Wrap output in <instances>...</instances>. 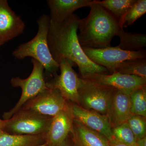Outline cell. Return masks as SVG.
<instances>
[{
  "label": "cell",
  "instance_id": "cell-1",
  "mask_svg": "<svg viewBox=\"0 0 146 146\" xmlns=\"http://www.w3.org/2000/svg\"><path fill=\"white\" fill-rule=\"evenodd\" d=\"M80 19L74 13L62 23L50 22L48 42L53 58L58 64L63 58L72 61L78 67L81 78L92 74H110L107 69L95 64L84 53L78 37Z\"/></svg>",
  "mask_w": 146,
  "mask_h": 146
},
{
  "label": "cell",
  "instance_id": "cell-2",
  "mask_svg": "<svg viewBox=\"0 0 146 146\" xmlns=\"http://www.w3.org/2000/svg\"><path fill=\"white\" fill-rule=\"evenodd\" d=\"M88 16L80 19L78 34L82 48H102L111 46L113 37L117 36L121 27L117 18L94 0Z\"/></svg>",
  "mask_w": 146,
  "mask_h": 146
},
{
  "label": "cell",
  "instance_id": "cell-3",
  "mask_svg": "<svg viewBox=\"0 0 146 146\" xmlns=\"http://www.w3.org/2000/svg\"><path fill=\"white\" fill-rule=\"evenodd\" d=\"M38 30L30 41L18 46L12 54L15 58L23 60L31 57L44 67L45 74L52 78L57 74L59 65L53 58L48 45V35L50 24L49 16L43 14L37 20Z\"/></svg>",
  "mask_w": 146,
  "mask_h": 146
},
{
  "label": "cell",
  "instance_id": "cell-4",
  "mask_svg": "<svg viewBox=\"0 0 146 146\" xmlns=\"http://www.w3.org/2000/svg\"><path fill=\"white\" fill-rule=\"evenodd\" d=\"M116 89L80 77L78 105L107 115Z\"/></svg>",
  "mask_w": 146,
  "mask_h": 146
},
{
  "label": "cell",
  "instance_id": "cell-5",
  "mask_svg": "<svg viewBox=\"0 0 146 146\" xmlns=\"http://www.w3.org/2000/svg\"><path fill=\"white\" fill-rule=\"evenodd\" d=\"M52 120V117L21 108L9 119L4 120L3 131L13 135H44Z\"/></svg>",
  "mask_w": 146,
  "mask_h": 146
},
{
  "label": "cell",
  "instance_id": "cell-6",
  "mask_svg": "<svg viewBox=\"0 0 146 146\" xmlns=\"http://www.w3.org/2000/svg\"><path fill=\"white\" fill-rule=\"evenodd\" d=\"M31 63L33 65L32 71L27 78L16 77L11 80V84L13 87H20L22 89V95L15 106L8 112L4 113L3 118L5 120L11 117L26 103L48 89L45 79L44 68L33 58H32Z\"/></svg>",
  "mask_w": 146,
  "mask_h": 146
},
{
  "label": "cell",
  "instance_id": "cell-7",
  "mask_svg": "<svg viewBox=\"0 0 146 146\" xmlns=\"http://www.w3.org/2000/svg\"><path fill=\"white\" fill-rule=\"evenodd\" d=\"M60 74L55 75L50 80L46 81L47 88L57 89L68 102L78 105V88L80 79L73 69L75 64L67 58L58 63Z\"/></svg>",
  "mask_w": 146,
  "mask_h": 146
},
{
  "label": "cell",
  "instance_id": "cell-8",
  "mask_svg": "<svg viewBox=\"0 0 146 146\" xmlns=\"http://www.w3.org/2000/svg\"><path fill=\"white\" fill-rule=\"evenodd\" d=\"M82 48L84 53L92 62L107 69L110 74L114 72L116 66L123 61L146 58L145 50H125L118 46L102 48Z\"/></svg>",
  "mask_w": 146,
  "mask_h": 146
},
{
  "label": "cell",
  "instance_id": "cell-9",
  "mask_svg": "<svg viewBox=\"0 0 146 146\" xmlns=\"http://www.w3.org/2000/svg\"><path fill=\"white\" fill-rule=\"evenodd\" d=\"M68 106V102L58 90L48 88L26 103L21 108L52 118Z\"/></svg>",
  "mask_w": 146,
  "mask_h": 146
},
{
  "label": "cell",
  "instance_id": "cell-10",
  "mask_svg": "<svg viewBox=\"0 0 146 146\" xmlns=\"http://www.w3.org/2000/svg\"><path fill=\"white\" fill-rule=\"evenodd\" d=\"M82 78L112 87L128 95L138 88L146 86V79L117 72L108 74H90Z\"/></svg>",
  "mask_w": 146,
  "mask_h": 146
},
{
  "label": "cell",
  "instance_id": "cell-11",
  "mask_svg": "<svg viewBox=\"0 0 146 146\" xmlns=\"http://www.w3.org/2000/svg\"><path fill=\"white\" fill-rule=\"evenodd\" d=\"M74 119L104 136L108 141L112 138V128L107 115L84 108L76 104L68 102Z\"/></svg>",
  "mask_w": 146,
  "mask_h": 146
},
{
  "label": "cell",
  "instance_id": "cell-12",
  "mask_svg": "<svg viewBox=\"0 0 146 146\" xmlns=\"http://www.w3.org/2000/svg\"><path fill=\"white\" fill-rule=\"evenodd\" d=\"M25 24L7 0H0V47L24 32Z\"/></svg>",
  "mask_w": 146,
  "mask_h": 146
},
{
  "label": "cell",
  "instance_id": "cell-13",
  "mask_svg": "<svg viewBox=\"0 0 146 146\" xmlns=\"http://www.w3.org/2000/svg\"><path fill=\"white\" fill-rule=\"evenodd\" d=\"M73 121L68 106L53 117L48 130L45 134V143L48 146H63L70 133Z\"/></svg>",
  "mask_w": 146,
  "mask_h": 146
},
{
  "label": "cell",
  "instance_id": "cell-14",
  "mask_svg": "<svg viewBox=\"0 0 146 146\" xmlns=\"http://www.w3.org/2000/svg\"><path fill=\"white\" fill-rule=\"evenodd\" d=\"M92 0H48L50 10V22L54 23H62L74 14L76 10L90 7Z\"/></svg>",
  "mask_w": 146,
  "mask_h": 146
},
{
  "label": "cell",
  "instance_id": "cell-15",
  "mask_svg": "<svg viewBox=\"0 0 146 146\" xmlns=\"http://www.w3.org/2000/svg\"><path fill=\"white\" fill-rule=\"evenodd\" d=\"M132 115L129 95L116 90L107 115L111 128L127 122Z\"/></svg>",
  "mask_w": 146,
  "mask_h": 146
},
{
  "label": "cell",
  "instance_id": "cell-16",
  "mask_svg": "<svg viewBox=\"0 0 146 146\" xmlns=\"http://www.w3.org/2000/svg\"><path fill=\"white\" fill-rule=\"evenodd\" d=\"M70 134L75 146H109L104 136L74 119Z\"/></svg>",
  "mask_w": 146,
  "mask_h": 146
},
{
  "label": "cell",
  "instance_id": "cell-17",
  "mask_svg": "<svg viewBox=\"0 0 146 146\" xmlns=\"http://www.w3.org/2000/svg\"><path fill=\"white\" fill-rule=\"evenodd\" d=\"M45 134L13 135L0 132V146H36L45 143Z\"/></svg>",
  "mask_w": 146,
  "mask_h": 146
},
{
  "label": "cell",
  "instance_id": "cell-18",
  "mask_svg": "<svg viewBox=\"0 0 146 146\" xmlns=\"http://www.w3.org/2000/svg\"><path fill=\"white\" fill-rule=\"evenodd\" d=\"M120 44L118 46L127 51H138L146 47V34L131 33L126 32L121 29L118 33Z\"/></svg>",
  "mask_w": 146,
  "mask_h": 146
},
{
  "label": "cell",
  "instance_id": "cell-19",
  "mask_svg": "<svg viewBox=\"0 0 146 146\" xmlns=\"http://www.w3.org/2000/svg\"><path fill=\"white\" fill-rule=\"evenodd\" d=\"M114 72L146 79V58L125 60L116 66Z\"/></svg>",
  "mask_w": 146,
  "mask_h": 146
},
{
  "label": "cell",
  "instance_id": "cell-20",
  "mask_svg": "<svg viewBox=\"0 0 146 146\" xmlns=\"http://www.w3.org/2000/svg\"><path fill=\"white\" fill-rule=\"evenodd\" d=\"M96 3L107 9L113 16L119 19L123 18L136 0H104L97 1Z\"/></svg>",
  "mask_w": 146,
  "mask_h": 146
},
{
  "label": "cell",
  "instance_id": "cell-21",
  "mask_svg": "<svg viewBox=\"0 0 146 146\" xmlns=\"http://www.w3.org/2000/svg\"><path fill=\"white\" fill-rule=\"evenodd\" d=\"M129 97L132 115L146 117V86L134 90Z\"/></svg>",
  "mask_w": 146,
  "mask_h": 146
},
{
  "label": "cell",
  "instance_id": "cell-22",
  "mask_svg": "<svg viewBox=\"0 0 146 146\" xmlns=\"http://www.w3.org/2000/svg\"><path fill=\"white\" fill-rule=\"evenodd\" d=\"M146 12V0H136L132 7L119 21L120 26L123 29L131 25Z\"/></svg>",
  "mask_w": 146,
  "mask_h": 146
},
{
  "label": "cell",
  "instance_id": "cell-23",
  "mask_svg": "<svg viewBox=\"0 0 146 146\" xmlns=\"http://www.w3.org/2000/svg\"><path fill=\"white\" fill-rule=\"evenodd\" d=\"M113 138L121 143L130 146H136V140L126 122L112 128Z\"/></svg>",
  "mask_w": 146,
  "mask_h": 146
},
{
  "label": "cell",
  "instance_id": "cell-24",
  "mask_svg": "<svg viewBox=\"0 0 146 146\" xmlns=\"http://www.w3.org/2000/svg\"><path fill=\"white\" fill-rule=\"evenodd\" d=\"M136 140L146 136V117L132 115L127 121Z\"/></svg>",
  "mask_w": 146,
  "mask_h": 146
},
{
  "label": "cell",
  "instance_id": "cell-25",
  "mask_svg": "<svg viewBox=\"0 0 146 146\" xmlns=\"http://www.w3.org/2000/svg\"><path fill=\"white\" fill-rule=\"evenodd\" d=\"M108 143L109 146H130L121 143L113 137L111 140L108 141Z\"/></svg>",
  "mask_w": 146,
  "mask_h": 146
},
{
  "label": "cell",
  "instance_id": "cell-26",
  "mask_svg": "<svg viewBox=\"0 0 146 146\" xmlns=\"http://www.w3.org/2000/svg\"><path fill=\"white\" fill-rule=\"evenodd\" d=\"M136 143L137 146H146V136L137 139Z\"/></svg>",
  "mask_w": 146,
  "mask_h": 146
},
{
  "label": "cell",
  "instance_id": "cell-27",
  "mask_svg": "<svg viewBox=\"0 0 146 146\" xmlns=\"http://www.w3.org/2000/svg\"><path fill=\"white\" fill-rule=\"evenodd\" d=\"M4 123V120H3L0 119V132L3 131Z\"/></svg>",
  "mask_w": 146,
  "mask_h": 146
},
{
  "label": "cell",
  "instance_id": "cell-28",
  "mask_svg": "<svg viewBox=\"0 0 146 146\" xmlns=\"http://www.w3.org/2000/svg\"><path fill=\"white\" fill-rule=\"evenodd\" d=\"M68 139L66 140V142H65V144H64L63 146H72V145H71L70 144H69V143H68Z\"/></svg>",
  "mask_w": 146,
  "mask_h": 146
},
{
  "label": "cell",
  "instance_id": "cell-29",
  "mask_svg": "<svg viewBox=\"0 0 146 146\" xmlns=\"http://www.w3.org/2000/svg\"><path fill=\"white\" fill-rule=\"evenodd\" d=\"M36 146H48V145H47L46 144L44 143L41 144V145H37Z\"/></svg>",
  "mask_w": 146,
  "mask_h": 146
}]
</instances>
